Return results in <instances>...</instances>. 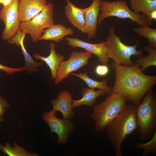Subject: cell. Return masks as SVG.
<instances>
[{
	"label": "cell",
	"instance_id": "6da1fadb",
	"mask_svg": "<svg viewBox=\"0 0 156 156\" xmlns=\"http://www.w3.org/2000/svg\"><path fill=\"white\" fill-rule=\"evenodd\" d=\"M111 65L115 72V80L111 94L119 93L136 106L156 83V76L144 74L141 68L135 63L127 66L113 61Z\"/></svg>",
	"mask_w": 156,
	"mask_h": 156
},
{
	"label": "cell",
	"instance_id": "7a4b0ae2",
	"mask_svg": "<svg viewBox=\"0 0 156 156\" xmlns=\"http://www.w3.org/2000/svg\"><path fill=\"white\" fill-rule=\"evenodd\" d=\"M136 108L137 106L134 104H126L105 129L116 156H122L121 148L123 142L128 135L137 130Z\"/></svg>",
	"mask_w": 156,
	"mask_h": 156
},
{
	"label": "cell",
	"instance_id": "3957f363",
	"mask_svg": "<svg viewBox=\"0 0 156 156\" xmlns=\"http://www.w3.org/2000/svg\"><path fill=\"white\" fill-rule=\"evenodd\" d=\"M127 101L124 96L116 93L107 95L103 101L94 105L91 117L95 122V130L99 132L105 130L122 111Z\"/></svg>",
	"mask_w": 156,
	"mask_h": 156
},
{
	"label": "cell",
	"instance_id": "277c9868",
	"mask_svg": "<svg viewBox=\"0 0 156 156\" xmlns=\"http://www.w3.org/2000/svg\"><path fill=\"white\" fill-rule=\"evenodd\" d=\"M136 117L140 140L151 139L156 132V94L152 89L137 106Z\"/></svg>",
	"mask_w": 156,
	"mask_h": 156
},
{
	"label": "cell",
	"instance_id": "5b68a950",
	"mask_svg": "<svg viewBox=\"0 0 156 156\" xmlns=\"http://www.w3.org/2000/svg\"><path fill=\"white\" fill-rule=\"evenodd\" d=\"M136 40V42L133 46L125 44L120 37L116 35L114 25H112L109 30L105 42L108 57L118 64L127 66L133 65L134 63L131 60V56L134 55L138 58L143 55L142 50L136 49L139 42L138 40Z\"/></svg>",
	"mask_w": 156,
	"mask_h": 156
},
{
	"label": "cell",
	"instance_id": "8992f818",
	"mask_svg": "<svg viewBox=\"0 0 156 156\" xmlns=\"http://www.w3.org/2000/svg\"><path fill=\"white\" fill-rule=\"evenodd\" d=\"M99 8L101 11L97 19V24L100 25L106 18L115 16L119 18L129 19L139 26L149 25L147 16L137 13L131 10L125 0L109 1L101 0Z\"/></svg>",
	"mask_w": 156,
	"mask_h": 156
},
{
	"label": "cell",
	"instance_id": "52a82bcc",
	"mask_svg": "<svg viewBox=\"0 0 156 156\" xmlns=\"http://www.w3.org/2000/svg\"><path fill=\"white\" fill-rule=\"evenodd\" d=\"M53 5L49 2L44 10L30 20L21 22L20 29L29 34L33 42H36L42 35L44 30L54 24Z\"/></svg>",
	"mask_w": 156,
	"mask_h": 156
},
{
	"label": "cell",
	"instance_id": "ba28073f",
	"mask_svg": "<svg viewBox=\"0 0 156 156\" xmlns=\"http://www.w3.org/2000/svg\"><path fill=\"white\" fill-rule=\"evenodd\" d=\"M19 0H12L0 11V20L5 24L1 35L2 39L8 40L14 36L20 29L21 22L18 10Z\"/></svg>",
	"mask_w": 156,
	"mask_h": 156
},
{
	"label": "cell",
	"instance_id": "9c48e42d",
	"mask_svg": "<svg viewBox=\"0 0 156 156\" xmlns=\"http://www.w3.org/2000/svg\"><path fill=\"white\" fill-rule=\"evenodd\" d=\"M93 54L87 51L85 52L73 51L69 58L61 62L57 73L55 83L58 85L68 77L70 74L75 71L88 63L89 59Z\"/></svg>",
	"mask_w": 156,
	"mask_h": 156
},
{
	"label": "cell",
	"instance_id": "30bf717a",
	"mask_svg": "<svg viewBox=\"0 0 156 156\" xmlns=\"http://www.w3.org/2000/svg\"><path fill=\"white\" fill-rule=\"evenodd\" d=\"M56 112L52 110L49 112H44L42 114V119L48 124L51 132L57 135V144H65L67 142L69 135L74 129L75 125L70 120L58 118Z\"/></svg>",
	"mask_w": 156,
	"mask_h": 156
},
{
	"label": "cell",
	"instance_id": "8fae6325",
	"mask_svg": "<svg viewBox=\"0 0 156 156\" xmlns=\"http://www.w3.org/2000/svg\"><path fill=\"white\" fill-rule=\"evenodd\" d=\"M67 41L66 44L71 47H78L84 49L96 56L98 60L103 64L107 65L109 58L107 55V49L105 41L98 43L92 44L82 41L77 38L65 37Z\"/></svg>",
	"mask_w": 156,
	"mask_h": 156
},
{
	"label": "cell",
	"instance_id": "7c38bea8",
	"mask_svg": "<svg viewBox=\"0 0 156 156\" xmlns=\"http://www.w3.org/2000/svg\"><path fill=\"white\" fill-rule=\"evenodd\" d=\"M47 4V0H19L18 10L21 23L30 20L43 10Z\"/></svg>",
	"mask_w": 156,
	"mask_h": 156
},
{
	"label": "cell",
	"instance_id": "4fadbf2b",
	"mask_svg": "<svg viewBox=\"0 0 156 156\" xmlns=\"http://www.w3.org/2000/svg\"><path fill=\"white\" fill-rule=\"evenodd\" d=\"M101 0H93L88 7L81 8L85 22L86 34L89 39L95 38L97 31V19L100 11L99 6Z\"/></svg>",
	"mask_w": 156,
	"mask_h": 156
},
{
	"label": "cell",
	"instance_id": "5bb4252c",
	"mask_svg": "<svg viewBox=\"0 0 156 156\" xmlns=\"http://www.w3.org/2000/svg\"><path fill=\"white\" fill-rule=\"evenodd\" d=\"M72 97L67 91H61L59 93L57 99L50 100L53 107L52 110L60 112L64 118L72 119L75 115L72 105Z\"/></svg>",
	"mask_w": 156,
	"mask_h": 156
},
{
	"label": "cell",
	"instance_id": "9a60e30c",
	"mask_svg": "<svg viewBox=\"0 0 156 156\" xmlns=\"http://www.w3.org/2000/svg\"><path fill=\"white\" fill-rule=\"evenodd\" d=\"M65 14L68 20L82 33L86 34L84 16L81 8L75 6L69 0H66Z\"/></svg>",
	"mask_w": 156,
	"mask_h": 156
},
{
	"label": "cell",
	"instance_id": "2e32d148",
	"mask_svg": "<svg viewBox=\"0 0 156 156\" xmlns=\"http://www.w3.org/2000/svg\"><path fill=\"white\" fill-rule=\"evenodd\" d=\"M50 53L46 57L40 55L36 53L33 55V57L37 60H40L45 62L49 67L51 71L52 80L56 79L57 73L60 65L64 58V56L57 53L56 51L55 44L54 43L49 44Z\"/></svg>",
	"mask_w": 156,
	"mask_h": 156
},
{
	"label": "cell",
	"instance_id": "e0dca14e",
	"mask_svg": "<svg viewBox=\"0 0 156 156\" xmlns=\"http://www.w3.org/2000/svg\"><path fill=\"white\" fill-rule=\"evenodd\" d=\"M43 33L39 40H51L59 43L66 36L73 35L74 31L71 28L63 24H54L49 28L46 29Z\"/></svg>",
	"mask_w": 156,
	"mask_h": 156
},
{
	"label": "cell",
	"instance_id": "ac0fdd59",
	"mask_svg": "<svg viewBox=\"0 0 156 156\" xmlns=\"http://www.w3.org/2000/svg\"><path fill=\"white\" fill-rule=\"evenodd\" d=\"M82 98L78 100H72V105L74 108L85 105L93 106L96 99L99 96L107 94L104 91L99 90H95L94 88L84 87L81 89Z\"/></svg>",
	"mask_w": 156,
	"mask_h": 156
},
{
	"label": "cell",
	"instance_id": "d6986e66",
	"mask_svg": "<svg viewBox=\"0 0 156 156\" xmlns=\"http://www.w3.org/2000/svg\"><path fill=\"white\" fill-rule=\"evenodd\" d=\"M129 3L132 11L138 14L142 12L147 17L156 10V0H130Z\"/></svg>",
	"mask_w": 156,
	"mask_h": 156
},
{
	"label": "cell",
	"instance_id": "ffe728a7",
	"mask_svg": "<svg viewBox=\"0 0 156 156\" xmlns=\"http://www.w3.org/2000/svg\"><path fill=\"white\" fill-rule=\"evenodd\" d=\"M69 75H72L80 78L84 81L90 88H97L99 90L105 91L107 95L110 94L112 90V87L108 86L107 83V80L105 79L99 81L94 80L90 77L87 72L78 74L71 73Z\"/></svg>",
	"mask_w": 156,
	"mask_h": 156
},
{
	"label": "cell",
	"instance_id": "44dd1931",
	"mask_svg": "<svg viewBox=\"0 0 156 156\" xmlns=\"http://www.w3.org/2000/svg\"><path fill=\"white\" fill-rule=\"evenodd\" d=\"M143 49L148 52L147 55L145 56L143 55L134 61L135 64L141 68L142 71L148 67L156 66V49L149 46H145Z\"/></svg>",
	"mask_w": 156,
	"mask_h": 156
},
{
	"label": "cell",
	"instance_id": "7402d4cb",
	"mask_svg": "<svg viewBox=\"0 0 156 156\" xmlns=\"http://www.w3.org/2000/svg\"><path fill=\"white\" fill-rule=\"evenodd\" d=\"M0 150L5 154L10 156H37L36 153H32L25 150L23 147L14 142V146H11L6 142L5 145L0 144Z\"/></svg>",
	"mask_w": 156,
	"mask_h": 156
},
{
	"label": "cell",
	"instance_id": "603a6c76",
	"mask_svg": "<svg viewBox=\"0 0 156 156\" xmlns=\"http://www.w3.org/2000/svg\"><path fill=\"white\" fill-rule=\"evenodd\" d=\"M133 29L138 35L148 40L149 46L156 49V29L144 25L134 27Z\"/></svg>",
	"mask_w": 156,
	"mask_h": 156
},
{
	"label": "cell",
	"instance_id": "cb8c5ba5",
	"mask_svg": "<svg viewBox=\"0 0 156 156\" xmlns=\"http://www.w3.org/2000/svg\"><path fill=\"white\" fill-rule=\"evenodd\" d=\"M24 39L20 42L19 46L21 47L22 53L24 55L25 64V66L27 68L29 73L33 71H37L36 68L43 64L42 62H38L34 61L32 57L28 53L26 50L23 43Z\"/></svg>",
	"mask_w": 156,
	"mask_h": 156
},
{
	"label": "cell",
	"instance_id": "d4e9b609",
	"mask_svg": "<svg viewBox=\"0 0 156 156\" xmlns=\"http://www.w3.org/2000/svg\"><path fill=\"white\" fill-rule=\"evenodd\" d=\"M151 140L148 142L142 143L138 142L135 144V147L144 149L143 156H146L152 153L154 155L156 154V132H155Z\"/></svg>",
	"mask_w": 156,
	"mask_h": 156
},
{
	"label": "cell",
	"instance_id": "484cf974",
	"mask_svg": "<svg viewBox=\"0 0 156 156\" xmlns=\"http://www.w3.org/2000/svg\"><path fill=\"white\" fill-rule=\"evenodd\" d=\"M26 33L19 30L13 37L7 40L8 42L11 44H15L19 46L20 41L24 39Z\"/></svg>",
	"mask_w": 156,
	"mask_h": 156
},
{
	"label": "cell",
	"instance_id": "4316f807",
	"mask_svg": "<svg viewBox=\"0 0 156 156\" xmlns=\"http://www.w3.org/2000/svg\"><path fill=\"white\" fill-rule=\"evenodd\" d=\"M27 69V68L25 66L21 68H13L7 67L0 64V69L9 75H11L15 73L22 72L26 70Z\"/></svg>",
	"mask_w": 156,
	"mask_h": 156
},
{
	"label": "cell",
	"instance_id": "83f0119b",
	"mask_svg": "<svg viewBox=\"0 0 156 156\" xmlns=\"http://www.w3.org/2000/svg\"><path fill=\"white\" fill-rule=\"evenodd\" d=\"M109 69L107 65H99L96 66L95 69L96 74L101 76L106 75L109 73Z\"/></svg>",
	"mask_w": 156,
	"mask_h": 156
},
{
	"label": "cell",
	"instance_id": "f1b7e54d",
	"mask_svg": "<svg viewBox=\"0 0 156 156\" xmlns=\"http://www.w3.org/2000/svg\"><path fill=\"white\" fill-rule=\"evenodd\" d=\"M9 107V104L6 102L5 103L0 104V122L3 120V117L5 109L8 108Z\"/></svg>",
	"mask_w": 156,
	"mask_h": 156
},
{
	"label": "cell",
	"instance_id": "f546056e",
	"mask_svg": "<svg viewBox=\"0 0 156 156\" xmlns=\"http://www.w3.org/2000/svg\"><path fill=\"white\" fill-rule=\"evenodd\" d=\"M12 0H2L1 4L3 7H5L9 5Z\"/></svg>",
	"mask_w": 156,
	"mask_h": 156
},
{
	"label": "cell",
	"instance_id": "4dcf8cb0",
	"mask_svg": "<svg viewBox=\"0 0 156 156\" xmlns=\"http://www.w3.org/2000/svg\"><path fill=\"white\" fill-rule=\"evenodd\" d=\"M6 102V99L3 98L1 96H0V104Z\"/></svg>",
	"mask_w": 156,
	"mask_h": 156
},
{
	"label": "cell",
	"instance_id": "1f68e13d",
	"mask_svg": "<svg viewBox=\"0 0 156 156\" xmlns=\"http://www.w3.org/2000/svg\"><path fill=\"white\" fill-rule=\"evenodd\" d=\"M2 0H0V4L1 3Z\"/></svg>",
	"mask_w": 156,
	"mask_h": 156
}]
</instances>
